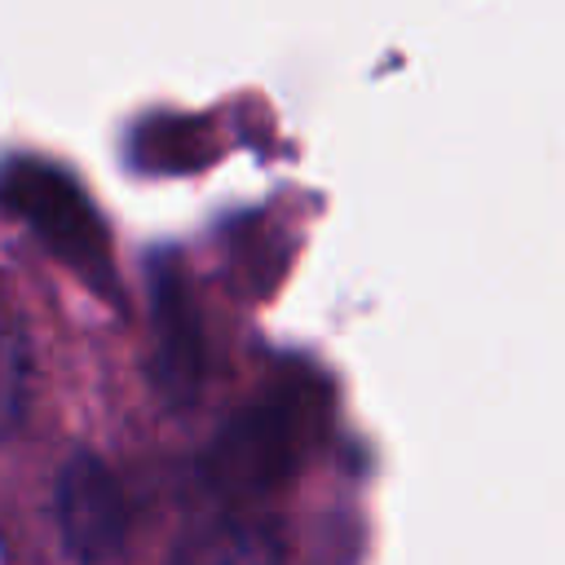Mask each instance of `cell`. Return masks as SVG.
<instances>
[{"instance_id":"1","label":"cell","mask_w":565,"mask_h":565,"mask_svg":"<svg viewBox=\"0 0 565 565\" xmlns=\"http://www.w3.org/2000/svg\"><path fill=\"white\" fill-rule=\"evenodd\" d=\"M53 512L62 547L75 561H115L132 534V503L115 468L88 450H75L53 486Z\"/></svg>"},{"instance_id":"2","label":"cell","mask_w":565,"mask_h":565,"mask_svg":"<svg viewBox=\"0 0 565 565\" xmlns=\"http://www.w3.org/2000/svg\"><path fill=\"white\" fill-rule=\"evenodd\" d=\"M0 199L13 207V216H22L49 243V252L66 256L71 265L88 269V265L106 260L102 225L71 177L22 159V163H9L0 172Z\"/></svg>"},{"instance_id":"3","label":"cell","mask_w":565,"mask_h":565,"mask_svg":"<svg viewBox=\"0 0 565 565\" xmlns=\"http://www.w3.org/2000/svg\"><path fill=\"white\" fill-rule=\"evenodd\" d=\"M296 459V411L282 402H256L212 446L207 472L216 486H274Z\"/></svg>"},{"instance_id":"4","label":"cell","mask_w":565,"mask_h":565,"mask_svg":"<svg viewBox=\"0 0 565 565\" xmlns=\"http://www.w3.org/2000/svg\"><path fill=\"white\" fill-rule=\"evenodd\" d=\"M31 388H35V353L26 327L0 313V441L26 424Z\"/></svg>"},{"instance_id":"5","label":"cell","mask_w":565,"mask_h":565,"mask_svg":"<svg viewBox=\"0 0 565 565\" xmlns=\"http://www.w3.org/2000/svg\"><path fill=\"white\" fill-rule=\"evenodd\" d=\"M199 331L190 322V313H181L177 291L163 282V300H159V380L172 393H199Z\"/></svg>"},{"instance_id":"6","label":"cell","mask_w":565,"mask_h":565,"mask_svg":"<svg viewBox=\"0 0 565 565\" xmlns=\"http://www.w3.org/2000/svg\"><path fill=\"white\" fill-rule=\"evenodd\" d=\"M181 556H199V561H282L287 547H282L278 530H269V525L225 521V525L203 530V539L185 543Z\"/></svg>"}]
</instances>
